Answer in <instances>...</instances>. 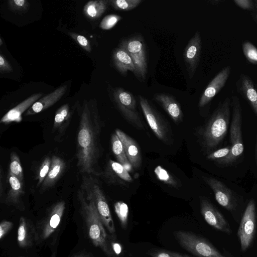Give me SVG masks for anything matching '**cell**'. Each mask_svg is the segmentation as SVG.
I'll return each instance as SVG.
<instances>
[{
	"instance_id": "cell-1",
	"label": "cell",
	"mask_w": 257,
	"mask_h": 257,
	"mask_svg": "<svg viewBox=\"0 0 257 257\" xmlns=\"http://www.w3.org/2000/svg\"><path fill=\"white\" fill-rule=\"evenodd\" d=\"M102 127L97 107L85 102L80 114L76 140L77 167L81 173L101 174L97 165L101 155Z\"/></svg>"
},
{
	"instance_id": "cell-2",
	"label": "cell",
	"mask_w": 257,
	"mask_h": 257,
	"mask_svg": "<svg viewBox=\"0 0 257 257\" xmlns=\"http://www.w3.org/2000/svg\"><path fill=\"white\" fill-rule=\"evenodd\" d=\"M77 196L90 239L95 246L99 247L107 256L113 257L114 251L94 201L88 190L82 185Z\"/></svg>"
},
{
	"instance_id": "cell-3",
	"label": "cell",
	"mask_w": 257,
	"mask_h": 257,
	"mask_svg": "<svg viewBox=\"0 0 257 257\" xmlns=\"http://www.w3.org/2000/svg\"><path fill=\"white\" fill-rule=\"evenodd\" d=\"M231 99L226 97L220 101L210 118L199 132L201 144L205 151L211 152L226 136L229 124Z\"/></svg>"
},
{
	"instance_id": "cell-4",
	"label": "cell",
	"mask_w": 257,
	"mask_h": 257,
	"mask_svg": "<svg viewBox=\"0 0 257 257\" xmlns=\"http://www.w3.org/2000/svg\"><path fill=\"white\" fill-rule=\"evenodd\" d=\"M232 118L229 129V141L231 150L226 159L218 163L223 165L232 164L242 154L244 146L242 136V109L238 97L234 93L231 98Z\"/></svg>"
},
{
	"instance_id": "cell-5",
	"label": "cell",
	"mask_w": 257,
	"mask_h": 257,
	"mask_svg": "<svg viewBox=\"0 0 257 257\" xmlns=\"http://www.w3.org/2000/svg\"><path fill=\"white\" fill-rule=\"evenodd\" d=\"M81 185L84 186L90 193L105 228L110 234H115L114 224L109 206L97 180L91 175H85L83 177Z\"/></svg>"
},
{
	"instance_id": "cell-6",
	"label": "cell",
	"mask_w": 257,
	"mask_h": 257,
	"mask_svg": "<svg viewBox=\"0 0 257 257\" xmlns=\"http://www.w3.org/2000/svg\"><path fill=\"white\" fill-rule=\"evenodd\" d=\"M174 235L184 249L198 257H225L207 240L191 232L178 230Z\"/></svg>"
},
{
	"instance_id": "cell-7",
	"label": "cell",
	"mask_w": 257,
	"mask_h": 257,
	"mask_svg": "<svg viewBox=\"0 0 257 257\" xmlns=\"http://www.w3.org/2000/svg\"><path fill=\"white\" fill-rule=\"evenodd\" d=\"M113 98L119 111L128 122L138 129H145L137 109L136 100L130 92L122 88H116L113 92Z\"/></svg>"
},
{
	"instance_id": "cell-8",
	"label": "cell",
	"mask_w": 257,
	"mask_h": 257,
	"mask_svg": "<svg viewBox=\"0 0 257 257\" xmlns=\"http://www.w3.org/2000/svg\"><path fill=\"white\" fill-rule=\"evenodd\" d=\"M119 47L123 48L129 54L134 63L136 76L144 79L147 73L148 63L146 45L143 38L136 36L122 40Z\"/></svg>"
},
{
	"instance_id": "cell-9",
	"label": "cell",
	"mask_w": 257,
	"mask_h": 257,
	"mask_svg": "<svg viewBox=\"0 0 257 257\" xmlns=\"http://www.w3.org/2000/svg\"><path fill=\"white\" fill-rule=\"evenodd\" d=\"M65 209V202L59 201L49 210L35 227L36 242L40 243L49 238L58 229Z\"/></svg>"
},
{
	"instance_id": "cell-10",
	"label": "cell",
	"mask_w": 257,
	"mask_h": 257,
	"mask_svg": "<svg viewBox=\"0 0 257 257\" xmlns=\"http://www.w3.org/2000/svg\"><path fill=\"white\" fill-rule=\"evenodd\" d=\"M256 227V211L254 201L250 200L242 217L237 231L242 251H245L254 238Z\"/></svg>"
},
{
	"instance_id": "cell-11",
	"label": "cell",
	"mask_w": 257,
	"mask_h": 257,
	"mask_svg": "<svg viewBox=\"0 0 257 257\" xmlns=\"http://www.w3.org/2000/svg\"><path fill=\"white\" fill-rule=\"evenodd\" d=\"M139 102L144 115L152 131L158 139L167 143L170 131L161 116L143 96H139Z\"/></svg>"
},
{
	"instance_id": "cell-12",
	"label": "cell",
	"mask_w": 257,
	"mask_h": 257,
	"mask_svg": "<svg viewBox=\"0 0 257 257\" xmlns=\"http://www.w3.org/2000/svg\"><path fill=\"white\" fill-rule=\"evenodd\" d=\"M231 69L230 66L224 67L210 81L199 99L198 106L200 107L208 105L224 87L229 78Z\"/></svg>"
},
{
	"instance_id": "cell-13",
	"label": "cell",
	"mask_w": 257,
	"mask_h": 257,
	"mask_svg": "<svg viewBox=\"0 0 257 257\" xmlns=\"http://www.w3.org/2000/svg\"><path fill=\"white\" fill-rule=\"evenodd\" d=\"M203 180L214 193L218 203L229 211L235 210L236 199L232 191L223 182L212 177H204Z\"/></svg>"
},
{
	"instance_id": "cell-14",
	"label": "cell",
	"mask_w": 257,
	"mask_h": 257,
	"mask_svg": "<svg viewBox=\"0 0 257 257\" xmlns=\"http://www.w3.org/2000/svg\"><path fill=\"white\" fill-rule=\"evenodd\" d=\"M201 213L205 221L213 228L226 233H230L229 224L222 214L207 199L200 201Z\"/></svg>"
},
{
	"instance_id": "cell-15",
	"label": "cell",
	"mask_w": 257,
	"mask_h": 257,
	"mask_svg": "<svg viewBox=\"0 0 257 257\" xmlns=\"http://www.w3.org/2000/svg\"><path fill=\"white\" fill-rule=\"evenodd\" d=\"M201 37L197 31L189 40L184 54V59L190 77L194 74L199 63L201 52Z\"/></svg>"
},
{
	"instance_id": "cell-16",
	"label": "cell",
	"mask_w": 257,
	"mask_h": 257,
	"mask_svg": "<svg viewBox=\"0 0 257 257\" xmlns=\"http://www.w3.org/2000/svg\"><path fill=\"white\" fill-rule=\"evenodd\" d=\"M237 92L246 100L257 116V85L251 77L241 73L236 81Z\"/></svg>"
},
{
	"instance_id": "cell-17",
	"label": "cell",
	"mask_w": 257,
	"mask_h": 257,
	"mask_svg": "<svg viewBox=\"0 0 257 257\" xmlns=\"http://www.w3.org/2000/svg\"><path fill=\"white\" fill-rule=\"evenodd\" d=\"M115 133L122 143L126 156L132 168L138 169L142 164V156L138 144L132 138L119 129H116Z\"/></svg>"
},
{
	"instance_id": "cell-18",
	"label": "cell",
	"mask_w": 257,
	"mask_h": 257,
	"mask_svg": "<svg viewBox=\"0 0 257 257\" xmlns=\"http://www.w3.org/2000/svg\"><path fill=\"white\" fill-rule=\"evenodd\" d=\"M154 99L165 110L175 123L182 120L183 113L178 101L172 95L161 93L155 95Z\"/></svg>"
},
{
	"instance_id": "cell-19",
	"label": "cell",
	"mask_w": 257,
	"mask_h": 257,
	"mask_svg": "<svg viewBox=\"0 0 257 257\" xmlns=\"http://www.w3.org/2000/svg\"><path fill=\"white\" fill-rule=\"evenodd\" d=\"M67 87L66 85L61 86L52 92L39 99L26 111L25 115L35 114L54 105L65 94Z\"/></svg>"
},
{
	"instance_id": "cell-20",
	"label": "cell",
	"mask_w": 257,
	"mask_h": 257,
	"mask_svg": "<svg viewBox=\"0 0 257 257\" xmlns=\"http://www.w3.org/2000/svg\"><path fill=\"white\" fill-rule=\"evenodd\" d=\"M42 95V94L40 93H35L25 99L7 112L1 118L0 122L8 124L12 122H21L22 119L23 113L38 101Z\"/></svg>"
},
{
	"instance_id": "cell-21",
	"label": "cell",
	"mask_w": 257,
	"mask_h": 257,
	"mask_svg": "<svg viewBox=\"0 0 257 257\" xmlns=\"http://www.w3.org/2000/svg\"><path fill=\"white\" fill-rule=\"evenodd\" d=\"M17 240L23 248L32 246L36 242V228L33 223L25 217H20L18 228Z\"/></svg>"
},
{
	"instance_id": "cell-22",
	"label": "cell",
	"mask_w": 257,
	"mask_h": 257,
	"mask_svg": "<svg viewBox=\"0 0 257 257\" xmlns=\"http://www.w3.org/2000/svg\"><path fill=\"white\" fill-rule=\"evenodd\" d=\"M7 179L10 188L4 202L8 205H18L20 204L22 197L25 194L24 183L9 171Z\"/></svg>"
},
{
	"instance_id": "cell-23",
	"label": "cell",
	"mask_w": 257,
	"mask_h": 257,
	"mask_svg": "<svg viewBox=\"0 0 257 257\" xmlns=\"http://www.w3.org/2000/svg\"><path fill=\"white\" fill-rule=\"evenodd\" d=\"M106 176L110 182L118 184L123 185L133 180L128 171L122 164L111 160L108 162Z\"/></svg>"
},
{
	"instance_id": "cell-24",
	"label": "cell",
	"mask_w": 257,
	"mask_h": 257,
	"mask_svg": "<svg viewBox=\"0 0 257 257\" xmlns=\"http://www.w3.org/2000/svg\"><path fill=\"white\" fill-rule=\"evenodd\" d=\"M112 60L116 70L122 74H126L128 71L136 75V68L129 54L123 48L118 47L113 52Z\"/></svg>"
},
{
	"instance_id": "cell-25",
	"label": "cell",
	"mask_w": 257,
	"mask_h": 257,
	"mask_svg": "<svg viewBox=\"0 0 257 257\" xmlns=\"http://www.w3.org/2000/svg\"><path fill=\"white\" fill-rule=\"evenodd\" d=\"M65 167V163L62 158L53 156L49 172L41 185V190L44 191L53 186L61 177Z\"/></svg>"
},
{
	"instance_id": "cell-26",
	"label": "cell",
	"mask_w": 257,
	"mask_h": 257,
	"mask_svg": "<svg viewBox=\"0 0 257 257\" xmlns=\"http://www.w3.org/2000/svg\"><path fill=\"white\" fill-rule=\"evenodd\" d=\"M108 1L96 0L87 2L83 8V13L90 20H96L100 18L106 10Z\"/></svg>"
},
{
	"instance_id": "cell-27",
	"label": "cell",
	"mask_w": 257,
	"mask_h": 257,
	"mask_svg": "<svg viewBox=\"0 0 257 257\" xmlns=\"http://www.w3.org/2000/svg\"><path fill=\"white\" fill-rule=\"evenodd\" d=\"M71 117L69 106L68 104L63 105L56 111L54 117L53 130L59 133H64L68 125Z\"/></svg>"
},
{
	"instance_id": "cell-28",
	"label": "cell",
	"mask_w": 257,
	"mask_h": 257,
	"mask_svg": "<svg viewBox=\"0 0 257 257\" xmlns=\"http://www.w3.org/2000/svg\"><path fill=\"white\" fill-rule=\"evenodd\" d=\"M111 145L112 151L118 162L122 164L127 171L131 170L132 165L126 156L122 143L115 132L111 137Z\"/></svg>"
},
{
	"instance_id": "cell-29",
	"label": "cell",
	"mask_w": 257,
	"mask_h": 257,
	"mask_svg": "<svg viewBox=\"0 0 257 257\" xmlns=\"http://www.w3.org/2000/svg\"><path fill=\"white\" fill-rule=\"evenodd\" d=\"M114 211L119 219L120 225L123 229H126L127 227L128 207L127 205L122 201L115 203L114 205Z\"/></svg>"
},
{
	"instance_id": "cell-30",
	"label": "cell",
	"mask_w": 257,
	"mask_h": 257,
	"mask_svg": "<svg viewBox=\"0 0 257 257\" xmlns=\"http://www.w3.org/2000/svg\"><path fill=\"white\" fill-rule=\"evenodd\" d=\"M13 175L24 183V176L19 157L15 152L10 154V163L8 170Z\"/></svg>"
},
{
	"instance_id": "cell-31",
	"label": "cell",
	"mask_w": 257,
	"mask_h": 257,
	"mask_svg": "<svg viewBox=\"0 0 257 257\" xmlns=\"http://www.w3.org/2000/svg\"><path fill=\"white\" fill-rule=\"evenodd\" d=\"M242 53L246 60L253 65H257V47L249 41L243 42Z\"/></svg>"
},
{
	"instance_id": "cell-32",
	"label": "cell",
	"mask_w": 257,
	"mask_h": 257,
	"mask_svg": "<svg viewBox=\"0 0 257 257\" xmlns=\"http://www.w3.org/2000/svg\"><path fill=\"white\" fill-rule=\"evenodd\" d=\"M142 0H109L110 4L113 9L117 10L129 11L138 7L141 3Z\"/></svg>"
},
{
	"instance_id": "cell-33",
	"label": "cell",
	"mask_w": 257,
	"mask_h": 257,
	"mask_svg": "<svg viewBox=\"0 0 257 257\" xmlns=\"http://www.w3.org/2000/svg\"><path fill=\"white\" fill-rule=\"evenodd\" d=\"M157 178L163 183L173 187H177L178 183L176 179L164 168L158 166L154 170Z\"/></svg>"
},
{
	"instance_id": "cell-34",
	"label": "cell",
	"mask_w": 257,
	"mask_h": 257,
	"mask_svg": "<svg viewBox=\"0 0 257 257\" xmlns=\"http://www.w3.org/2000/svg\"><path fill=\"white\" fill-rule=\"evenodd\" d=\"M8 6L12 11L18 14H24L29 10L30 3L26 0H9Z\"/></svg>"
},
{
	"instance_id": "cell-35",
	"label": "cell",
	"mask_w": 257,
	"mask_h": 257,
	"mask_svg": "<svg viewBox=\"0 0 257 257\" xmlns=\"http://www.w3.org/2000/svg\"><path fill=\"white\" fill-rule=\"evenodd\" d=\"M231 148L230 145L217 150L209 154L206 158L208 160L218 163L226 159L230 154Z\"/></svg>"
},
{
	"instance_id": "cell-36",
	"label": "cell",
	"mask_w": 257,
	"mask_h": 257,
	"mask_svg": "<svg viewBox=\"0 0 257 257\" xmlns=\"http://www.w3.org/2000/svg\"><path fill=\"white\" fill-rule=\"evenodd\" d=\"M121 19V17L117 15L111 14L106 16L101 21L99 27L104 30L112 29Z\"/></svg>"
},
{
	"instance_id": "cell-37",
	"label": "cell",
	"mask_w": 257,
	"mask_h": 257,
	"mask_svg": "<svg viewBox=\"0 0 257 257\" xmlns=\"http://www.w3.org/2000/svg\"><path fill=\"white\" fill-rule=\"evenodd\" d=\"M51 163V159L48 156L46 157L43 161L39 170L37 187L41 185L44 181L49 172Z\"/></svg>"
},
{
	"instance_id": "cell-38",
	"label": "cell",
	"mask_w": 257,
	"mask_h": 257,
	"mask_svg": "<svg viewBox=\"0 0 257 257\" xmlns=\"http://www.w3.org/2000/svg\"><path fill=\"white\" fill-rule=\"evenodd\" d=\"M69 35L84 50L87 52H91V48L90 43L85 37L72 33H70Z\"/></svg>"
},
{
	"instance_id": "cell-39",
	"label": "cell",
	"mask_w": 257,
	"mask_h": 257,
	"mask_svg": "<svg viewBox=\"0 0 257 257\" xmlns=\"http://www.w3.org/2000/svg\"><path fill=\"white\" fill-rule=\"evenodd\" d=\"M234 4L239 8L252 12L255 9L254 0H233Z\"/></svg>"
},
{
	"instance_id": "cell-40",
	"label": "cell",
	"mask_w": 257,
	"mask_h": 257,
	"mask_svg": "<svg viewBox=\"0 0 257 257\" xmlns=\"http://www.w3.org/2000/svg\"><path fill=\"white\" fill-rule=\"evenodd\" d=\"M13 226V223L8 220H3L0 223V239H2Z\"/></svg>"
},
{
	"instance_id": "cell-41",
	"label": "cell",
	"mask_w": 257,
	"mask_h": 257,
	"mask_svg": "<svg viewBox=\"0 0 257 257\" xmlns=\"http://www.w3.org/2000/svg\"><path fill=\"white\" fill-rule=\"evenodd\" d=\"M13 71V68L7 60V59L2 55H0V72L1 73H10Z\"/></svg>"
},
{
	"instance_id": "cell-42",
	"label": "cell",
	"mask_w": 257,
	"mask_h": 257,
	"mask_svg": "<svg viewBox=\"0 0 257 257\" xmlns=\"http://www.w3.org/2000/svg\"><path fill=\"white\" fill-rule=\"evenodd\" d=\"M152 257H175L171 252L164 250H156L151 253Z\"/></svg>"
},
{
	"instance_id": "cell-43",
	"label": "cell",
	"mask_w": 257,
	"mask_h": 257,
	"mask_svg": "<svg viewBox=\"0 0 257 257\" xmlns=\"http://www.w3.org/2000/svg\"><path fill=\"white\" fill-rule=\"evenodd\" d=\"M255 9L251 12V17L253 21L257 24V0H254Z\"/></svg>"
},
{
	"instance_id": "cell-44",
	"label": "cell",
	"mask_w": 257,
	"mask_h": 257,
	"mask_svg": "<svg viewBox=\"0 0 257 257\" xmlns=\"http://www.w3.org/2000/svg\"><path fill=\"white\" fill-rule=\"evenodd\" d=\"M111 244L112 250L113 249L116 253H119L120 250L119 245L117 243H112Z\"/></svg>"
},
{
	"instance_id": "cell-45",
	"label": "cell",
	"mask_w": 257,
	"mask_h": 257,
	"mask_svg": "<svg viewBox=\"0 0 257 257\" xmlns=\"http://www.w3.org/2000/svg\"><path fill=\"white\" fill-rule=\"evenodd\" d=\"M172 254L175 256V257H190L187 255L184 254L182 255L179 253L175 252H171Z\"/></svg>"
},
{
	"instance_id": "cell-46",
	"label": "cell",
	"mask_w": 257,
	"mask_h": 257,
	"mask_svg": "<svg viewBox=\"0 0 257 257\" xmlns=\"http://www.w3.org/2000/svg\"><path fill=\"white\" fill-rule=\"evenodd\" d=\"M74 257H88V256L85 254L81 253V254H77Z\"/></svg>"
},
{
	"instance_id": "cell-47",
	"label": "cell",
	"mask_w": 257,
	"mask_h": 257,
	"mask_svg": "<svg viewBox=\"0 0 257 257\" xmlns=\"http://www.w3.org/2000/svg\"><path fill=\"white\" fill-rule=\"evenodd\" d=\"M0 42H1V43H0V45H1H1H2V44H3V43H2V39H1V38L0 39Z\"/></svg>"
},
{
	"instance_id": "cell-48",
	"label": "cell",
	"mask_w": 257,
	"mask_h": 257,
	"mask_svg": "<svg viewBox=\"0 0 257 257\" xmlns=\"http://www.w3.org/2000/svg\"><path fill=\"white\" fill-rule=\"evenodd\" d=\"M256 142H257V137H256ZM256 157H257V144H256Z\"/></svg>"
},
{
	"instance_id": "cell-49",
	"label": "cell",
	"mask_w": 257,
	"mask_h": 257,
	"mask_svg": "<svg viewBox=\"0 0 257 257\" xmlns=\"http://www.w3.org/2000/svg\"><path fill=\"white\" fill-rule=\"evenodd\" d=\"M55 254H54L52 255V257H55Z\"/></svg>"
},
{
	"instance_id": "cell-50",
	"label": "cell",
	"mask_w": 257,
	"mask_h": 257,
	"mask_svg": "<svg viewBox=\"0 0 257 257\" xmlns=\"http://www.w3.org/2000/svg\"><path fill=\"white\" fill-rule=\"evenodd\" d=\"M19 257H26V256H19Z\"/></svg>"
}]
</instances>
